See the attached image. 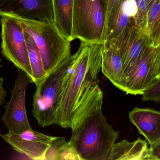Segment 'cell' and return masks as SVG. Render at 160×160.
Returning <instances> with one entry per match:
<instances>
[{"label": "cell", "mask_w": 160, "mask_h": 160, "mask_svg": "<svg viewBox=\"0 0 160 160\" xmlns=\"http://www.w3.org/2000/svg\"><path fill=\"white\" fill-rule=\"evenodd\" d=\"M25 35L28 46L30 64L33 75V83L36 86L48 74L44 69L42 58L33 39L25 31Z\"/></svg>", "instance_id": "obj_18"}, {"label": "cell", "mask_w": 160, "mask_h": 160, "mask_svg": "<svg viewBox=\"0 0 160 160\" xmlns=\"http://www.w3.org/2000/svg\"><path fill=\"white\" fill-rule=\"evenodd\" d=\"M54 23L66 39L73 41L72 31L74 0H52Z\"/></svg>", "instance_id": "obj_16"}, {"label": "cell", "mask_w": 160, "mask_h": 160, "mask_svg": "<svg viewBox=\"0 0 160 160\" xmlns=\"http://www.w3.org/2000/svg\"><path fill=\"white\" fill-rule=\"evenodd\" d=\"M148 160H160V143L150 145Z\"/></svg>", "instance_id": "obj_23"}, {"label": "cell", "mask_w": 160, "mask_h": 160, "mask_svg": "<svg viewBox=\"0 0 160 160\" xmlns=\"http://www.w3.org/2000/svg\"><path fill=\"white\" fill-rule=\"evenodd\" d=\"M103 44L80 41L77 52L70 61L61 86L56 124L71 128L84 107L92 98L102 92L99 87Z\"/></svg>", "instance_id": "obj_1"}, {"label": "cell", "mask_w": 160, "mask_h": 160, "mask_svg": "<svg viewBox=\"0 0 160 160\" xmlns=\"http://www.w3.org/2000/svg\"><path fill=\"white\" fill-rule=\"evenodd\" d=\"M141 95L143 102L153 101L159 103L160 102V80L156 81L147 88Z\"/></svg>", "instance_id": "obj_20"}, {"label": "cell", "mask_w": 160, "mask_h": 160, "mask_svg": "<svg viewBox=\"0 0 160 160\" xmlns=\"http://www.w3.org/2000/svg\"><path fill=\"white\" fill-rule=\"evenodd\" d=\"M160 46L144 48L134 63L125 72V91L127 94H142L160 80Z\"/></svg>", "instance_id": "obj_7"}, {"label": "cell", "mask_w": 160, "mask_h": 160, "mask_svg": "<svg viewBox=\"0 0 160 160\" xmlns=\"http://www.w3.org/2000/svg\"><path fill=\"white\" fill-rule=\"evenodd\" d=\"M56 160H82L74 148L67 141L59 150Z\"/></svg>", "instance_id": "obj_19"}, {"label": "cell", "mask_w": 160, "mask_h": 160, "mask_svg": "<svg viewBox=\"0 0 160 160\" xmlns=\"http://www.w3.org/2000/svg\"><path fill=\"white\" fill-rule=\"evenodd\" d=\"M29 82L32 83L31 80L26 73L18 70L11 99L5 106V112L2 117V121L10 133L18 134L32 130L25 106L26 89Z\"/></svg>", "instance_id": "obj_8"}, {"label": "cell", "mask_w": 160, "mask_h": 160, "mask_svg": "<svg viewBox=\"0 0 160 160\" xmlns=\"http://www.w3.org/2000/svg\"><path fill=\"white\" fill-rule=\"evenodd\" d=\"M17 18L33 39L47 74L71 56V42L61 33L54 22Z\"/></svg>", "instance_id": "obj_3"}, {"label": "cell", "mask_w": 160, "mask_h": 160, "mask_svg": "<svg viewBox=\"0 0 160 160\" xmlns=\"http://www.w3.org/2000/svg\"><path fill=\"white\" fill-rule=\"evenodd\" d=\"M102 92L84 108L71 129L69 141L82 160H108L119 136L102 113Z\"/></svg>", "instance_id": "obj_2"}, {"label": "cell", "mask_w": 160, "mask_h": 160, "mask_svg": "<svg viewBox=\"0 0 160 160\" xmlns=\"http://www.w3.org/2000/svg\"><path fill=\"white\" fill-rule=\"evenodd\" d=\"M156 1V0H146V6L148 12Z\"/></svg>", "instance_id": "obj_26"}, {"label": "cell", "mask_w": 160, "mask_h": 160, "mask_svg": "<svg viewBox=\"0 0 160 160\" xmlns=\"http://www.w3.org/2000/svg\"><path fill=\"white\" fill-rule=\"evenodd\" d=\"M1 17L2 54L18 70L25 72L33 83L25 31L16 18Z\"/></svg>", "instance_id": "obj_6"}, {"label": "cell", "mask_w": 160, "mask_h": 160, "mask_svg": "<svg viewBox=\"0 0 160 160\" xmlns=\"http://www.w3.org/2000/svg\"><path fill=\"white\" fill-rule=\"evenodd\" d=\"M137 6L138 12L135 18L136 25L138 28L144 30L147 18V11L146 0H135Z\"/></svg>", "instance_id": "obj_21"}, {"label": "cell", "mask_w": 160, "mask_h": 160, "mask_svg": "<svg viewBox=\"0 0 160 160\" xmlns=\"http://www.w3.org/2000/svg\"><path fill=\"white\" fill-rule=\"evenodd\" d=\"M122 0H108L107 11L106 18V25L108 19L109 17V15L111 13V11L117 5H118Z\"/></svg>", "instance_id": "obj_24"}, {"label": "cell", "mask_w": 160, "mask_h": 160, "mask_svg": "<svg viewBox=\"0 0 160 160\" xmlns=\"http://www.w3.org/2000/svg\"><path fill=\"white\" fill-rule=\"evenodd\" d=\"M101 70L114 86L125 91V73L119 51L115 44L105 42L102 53Z\"/></svg>", "instance_id": "obj_14"}, {"label": "cell", "mask_w": 160, "mask_h": 160, "mask_svg": "<svg viewBox=\"0 0 160 160\" xmlns=\"http://www.w3.org/2000/svg\"><path fill=\"white\" fill-rule=\"evenodd\" d=\"M143 32L153 46H160V0H156L148 11Z\"/></svg>", "instance_id": "obj_17"}, {"label": "cell", "mask_w": 160, "mask_h": 160, "mask_svg": "<svg viewBox=\"0 0 160 160\" xmlns=\"http://www.w3.org/2000/svg\"><path fill=\"white\" fill-rule=\"evenodd\" d=\"M108 0H74V40L103 44L106 38Z\"/></svg>", "instance_id": "obj_4"}, {"label": "cell", "mask_w": 160, "mask_h": 160, "mask_svg": "<svg viewBox=\"0 0 160 160\" xmlns=\"http://www.w3.org/2000/svg\"><path fill=\"white\" fill-rule=\"evenodd\" d=\"M3 79L0 78V106L5 102L7 96V92L3 86Z\"/></svg>", "instance_id": "obj_25"}, {"label": "cell", "mask_w": 160, "mask_h": 160, "mask_svg": "<svg viewBox=\"0 0 160 160\" xmlns=\"http://www.w3.org/2000/svg\"><path fill=\"white\" fill-rule=\"evenodd\" d=\"M70 57L36 86V91L33 96L32 113L41 127L56 123L62 81L70 63Z\"/></svg>", "instance_id": "obj_5"}, {"label": "cell", "mask_w": 160, "mask_h": 160, "mask_svg": "<svg viewBox=\"0 0 160 160\" xmlns=\"http://www.w3.org/2000/svg\"><path fill=\"white\" fill-rule=\"evenodd\" d=\"M137 12L135 0H122L111 11L106 25L105 42L114 43L127 28L136 24Z\"/></svg>", "instance_id": "obj_12"}, {"label": "cell", "mask_w": 160, "mask_h": 160, "mask_svg": "<svg viewBox=\"0 0 160 160\" xmlns=\"http://www.w3.org/2000/svg\"><path fill=\"white\" fill-rule=\"evenodd\" d=\"M114 44L119 51L125 73L145 48L153 46L148 37L136 24L127 28Z\"/></svg>", "instance_id": "obj_11"}, {"label": "cell", "mask_w": 160, "mask_h": 160, "mask_svg": "<svg viewBox=\"0 0 160 160\" xmlns=\"http://www.w3.org/2000/svg\"><path fill=\"white\" fill-rule=\"evenodd\" d=\"M149 155L146 140L140 138L133 142L123 140L114 144L108 160H148Z\"/></svg>", "instance_id": "obj_15"}, {"label": "cell", "mask_w": 160, "mask_h": 160, "mask_svg": "<svg viewBox=\"0 0 160 160\" xmlns=\"http://www.w3.org/2000/svg\"><path fill=\"white\" fill-rule=\"evenodd\" d=\"M0 16L54 22L52 0H0Z\"/></svg>", "instance_id": "obj_9"}, {"label": "cell", "mask_w": 160, "mask_h": 160, "mask_svg": "<svg viewBox=\"0 0 160 160\" xmlns=\"http://www.w3.org/2000/svg\"><path fill=\"white\" fill-rule=\"evenodd\" d=\"M65 138L56 137L52 140L45 155V160H56L57 154L62 145L66 142Z\"/></svg>", "instance_id": "obj_22"}, {"label": "cell", "mask_w": 160, "mask_h": 160, "mask_svg": "<svg viewBox=\"0 0 160 160\" xmlns=\"http://www.w3.org/2000/svg\"><path fill=\"white\" fill-rule=\"evenodd\" d=\"M130 121L149 145L160 143V113L153 108L136 107L129 113Z\"/></svg>", "instance_id": "obj_13"}, {"label": "cell", "mask_w": 160, "mask_h": 160, "mask_svg": "<svg viewBox=\"0 0 160 160\" xmlns=\"http://www.w3.org/2000/svg\"><path fill=\"white\" fill-rule=\"evenodd\" d=\"M0 136L15 150L33 160H45L46 152L56 137L33 130L18 134H0Z\"/></svg>", "instance_id": "obj_10"}]
</instances>
